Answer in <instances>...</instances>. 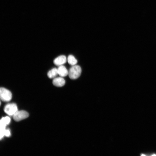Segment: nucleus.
Masks as SVG:
<instances>
[{"mask_svg": "<svg viewBox=\"0 0 156 156\" xmlns=\"http://www.w3.org/2000/svg\"><path fill=\"white\" fill-rule=\"evenodd\" d=\"M81 72V67L78 65L72 66L68 71V75L71 79H76L80 76Z\"/></svg>", "mask_w": 156, "mask_h": 156, "instance_id": "obj_1", "label": "nucleus"}, {"mask_svg": "<svg viewBox=\"0 0 156 156\" xmlns=\"http://www.w3.org/2000/svg\"><path fill=\"white\" fill-rule=\"evenodd\" d=\"M0 96L1 100L4 102H8L12 98V94L8 89L1 87L0 89Z\"/></svg>", "mask_w": 156, "mask_h": 156, "instance_id": "obj_2", "label": "nucleus"}, {"mask_svg": "<svg viewBox=\"0 0 156 156\" xmlns=\"http://www.w3.org/2000/svg\"><path fill=\"white\" fill-rule=\"evenodd\" d=\"M4 110L10 116H13L18 111L17 106L14 103L7 104L5 106Z\"/></svg>", "mask_w": 156, "mask_h": 156, "instance_id": "obj_3", "label": "nucleus"}, {"mask_svg": "<svg viewBox=\"0 0 156 156\" xmlns=\"http://www.w3.org/2000/svg\"><path fill=\"white\" fill-rule=\"evenodd\" d=\"M29 116L28 113L24 110L18 111L13 116L14 120L19 121L27 118Z\"/></svg>", "mask_w": 156, "mask_h": 156, "instance_id": "obj_4", "label": "nucleus"}, {"mask_svg": "<svg viewBox=\"0 0 156 156\" xmlns=\"http://www.w3.org/2000/svg\"><path fill=\"white\" fill-rule=\"evenodd\" d=\"M67 59L66 56L62 55L56 58L53 60V63L55 65L59 66L65 63Z\"/></svg>", "mask_w": 156, "mask_h": 156, "instance_id": "obj_5", "label": "nucleus"}, {"mask_svg": "<svg viewBox=\"0 0 156 156\" xmlns=\"http://www.w3.org/2000/svg\"><path fill=\"white\" fill-rule=\"evenodd\" d=\"M52 83L55 86L61 87L65 85V81L62 77H60L54 78L53 80Z\"/></svg>", "mask_w": 156, "mask_h": 156, "instance_id": "obj_6", "label": "nucleus"}, {"mask_svg": "<svg viewBox=\"0 0 156 156\" xmlns=\"http://www.w3.org/2000/svg\"><path fill=\"white\" fill-rule=\"evenodd\" d=\"M57 70L58 75L61 77H64L68 75V71L66 67L63 65L58 66Z\"/></svg>", "mask_w": 156, "mask_h": 156, "instance_id": "obj_7", "label": "nucleus"}, {"mask_svg": "<svg viewBox=\"0 0 156 156\" xmlns=\"http://www.w3.org/2000/svg\"><path fill=\"white\" fill-rule=\"evenodd\" d=\"M10 122V118L9 117L6 116L2 118L0 122V129H5L6 126L9 124Z\"/></svg>", "mask_w": 156, "mask_h": 156, "instance_id": "obj_8", "label": "nucleus"}, {"mask_svg": "<svg viewBox=\"0 0 156 156\" xmlns=\"http://www.w3.org/2000/svg\"><path fill=\"white\" fill-rule=\"evenodd\" d=\"M58 75L57 68H54L48 71L47 75L50 79L54 78Z\"/></svg>", "mask_w": 156, "mask_h": 156, "instance_id": "obj_9", "label": "nucleus"}, {"mask_svg": "<svg viewBox=\"0 0 156 156\" xmlns=\"http://www.w3.org/2000/svg\"><path fill=\"white\" fill-rule=\"evenodd\" d=\"M67 61L68 64L71 66L75 65L77 62V61L72 55H69L67 58Z\"/></svg>", "mask_w": 156, "mask_h": 156, "instance_id": "obj_10", "label": "nucleus"}, {"mask_svg": "<svg viewBox=\"0 0 156 156\" xmlns=\"http://www.w3.org/2000/svg\"><path fill=\"white\" fill-rule=\"evenodd\" d=\"M10 135V132L9 130L6 129L5 132V136L9 137Z\"/></svg>", "mask_w": 156, "mask_h": 156, "instance_id": "obj_11", "label": "nucleus"}]
</instances>
